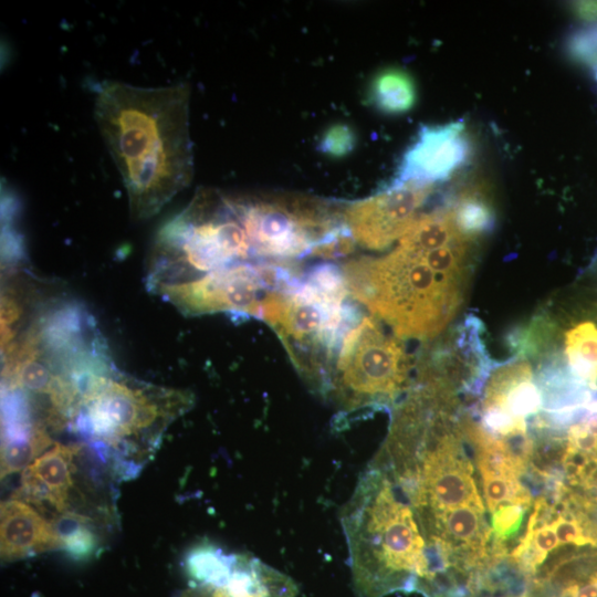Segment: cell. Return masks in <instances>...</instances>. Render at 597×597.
Masks as SVG:
<instances>
[{
    "label": "cell",
    "instance_id": "obj_5",
    "mask_svg": "<svg viewBox=\"0 0 597 597\" xmlns=\"http://www.w3.org/2000/svg\"><path fill=\"white\" fill-rule=\"evenodd\" d=\"M258 318L274 329L297 373L324 397L344 338L362 321L349 301L320 295L302 276L286 290L269 292Z\"/></svg>",
    "mask_w": 597,
    "mask_h": 597
},
{
    "label": "cell",
    "instance_id": "obj_10",
    "mask_svg": "<svg viewBox=\"0 0 597 597\" xmlns=\"http://www.w3.org/2000/svg\"><path fill=\"white\" fill-rule=\"evenodd\" d=\"M0 545L1 556L6 561L61 549L55 524L20 499H11L1 504Z\"/></svg>",
    "mask_w": 597,
    "mask_h": 597
},
{
    "label": "cell",
    "instance_id": "obj_15",
    "mask_svg": "<svg viewBox=\"0 0 597 597\" xmlns=\"http://www.w3.org/2000/svg\"><path fill=\"white\" fill-rule=\"evenodd\" d=\"M61 549L76 561L91 558L98 548V537L90 526V520L83 515L64 512L54 523Z\"/></svg>",
    "mask_w": 597,
    "mask_h": 597
},
{
    "label": "cell",
    "instance_id": "obj_7",
    "mask_svg": "<svg viewBox=\"0 0 597 597\" xmlns=\"http://www.w3.org/2000/svg\"><path fill=\"white\" fill-rule=\"evenodd\" d=\"M189 586L179 597H296L293 578L250 554H227L211 545L189 552Z\"/></svg>",
    "mask_w": 597,
    "mask_h": 597
},
{
    "label": "cell",
    "instance_id": "obj_16",
    "mask_svg": "<svg viewBox=\"0 0 597 597\" xmlns=\"http://www.w3.org/2000/svg\"><path fill=\"white\" fill-rule=\"evenodd\" d=\"M357 146V135L346 123L327 127L317 142L316 149L331 158L341 159L350 155Z\"/></svg>",
    "mask_w": 597,
    "mask_h": 597
},
{
    "label": "cell",
    "instance_id": "obj_18",
    "mask_svg": "<svg viewBox=\"0 0 597 597\" xmlns=\"http://www.w3.org/2000/svg\"><path fill=\"white\" fill-rule=\"evenodd\" d=\"M527 509L519 504H505L496 509L492 515V531L496 542L512 537L519 530Z\"/></svg>",
    "mask_w": 597,
    "mask_h": 597
},
{
    "label": "cell",
    "instance_id": "obj_14",
    "mask_svg": "<svg viewBox=\"0 0 597 597\" xmlns=\"http://www.w3.org/2000/svg\"><path fill=\"white\" fill-rule=\"evenodd\" d=\"M51 444L49 432L42 427L18 436L2 438L1 476L24 471Z\"/></svg>",
    "mask_w": 597,
    "mask_h": 597
},
{
    "label": "cell",
    "instance_id": "obj_3",
    "mask_svg": "<svg viewBox=\"0 0 597 597\" xmlns=\"http://www.w3.org/2000/svg\"><path fill=\"white\" fill-rule=\"evenodd\" d=\"M357 597L427 594L426 542L413 511L390 475L373 460L341 511Z\"/></svg>",
    "mask_w": 597,
    "mask_h": 597
},
{
    "label": "cell",
    "instance_id": "obj_6",
    "mask_svg": "<svg viewBox=\"0 0 597 597\" xmlns=\"http://www.w3.org/2000/svg\"><path fill=\"white\" fill-rule=\"evenodd\" d=\"M413 366L401 338L364 316L344 338L326 397L347 420L386 408L408 392Z\"/></svg>",
    "mask_w": 597,
    "mask_h": 597
},
{
    "label": "cell",
    "instance_id": "obj_9",
    "mask_svg": "<svg viewBox=\"0 0 597 597\" xmlns=\"http://www.w3.org/2000/svg\"><path fill=\"white\" fill-rule=\"evenodd\" d=\"M471 153V139L462 122L425 125L405 150L389 185L448 180L468 164Z\"/></svg>",
    "mask_w": 597,
    "mask_h": 597
},
{
    "label": "cell",
    "instance_id": "obj_8",
    "mask_svg": "<svg viewBox=\"0 0 597 597\" xmlns=\"http://www.w3.org/2000/svg\"><path fill=\"white\" fill-rule=\"evenodd\" d=\"M434 185L407 182L343 208V217L359 245L384 250L399 240L420 216Z\"/></svg>",
    "mask_w": 597,
    "mask_h": 597
},
{
    "label": "cell",
    "instance_id": "obj_2",
    "mask_svg": "<svg viewBox=\"0 0 597 597\" xmlns=\"http://www.w3.org/2000/svg\"><path fill=\"white\" fill-rule=\"evenodd\" d=\"M189 86L139 87L102 83L94 117L122 176L130 217L157 214L190 182Z\"/></svg>",
    "mask_w": 597,
    "mask_h": 597
},
{
    "label": "cell",
    "instance_id": "obj_13",
    "mask_svg": "<svg viewBox=\"0 0 597 597\" xmlns=\"http://www.w3.org/2000/svg\"><path fill=\"white\" fill-rule=\"evenodd\" d=\"M489 512L505 504H519L528 509L530 491L520 482L514 473L483 461H476Z\"/></svg>",
    "mask_w": 597,
    "mask_h": 597
},
{
    "label": "cell",
    "instance_id": "obj_12",
    "mask_svg": "<svg viewBox=\"0 0 597 597\" xmlns=\"http://www.w3.org/2000/svg\"><path fill=\"white\" fill-rule=\"evenodd\" d=\"M367 101L380 113L400 115L412 109L417 87L412 76L402 69L387 67L370 80Z\"/></svg>",
    "mask_w": 597,
    "mask_h": 597
},
{
    "label": "cell",
    "instance_id": "obj_17",
    "mask_svg": "<svg viewBox=\"0 0 597 597\" xmlns=\"http://www.w3.org/2000/svg\"><path fill=\"white\" fill-rule=\"evenodd\" d=\"M356 241L345 222L316 242L307 255L324 260H335L353 253Z\"/></svg>",
    "mask_w": 597,
    "mask_h": 597
},
{
    "label": "cell",
    "instance_id": "obj_1",
    "mask_svg": "<svg viewBox=\"0 0 597 597\" xmlns=\"http://www.w3.org/2000/svg\"><path fill=\"white\" fill-rule=\"evenodd\" d=\"M479 238L459 224L450 203L420 213L390 253L343 265L349 295L397 337L436 338L464 303Z\"/></svg>",
    "mask_w": 597,
    "mask_h": 597
},
{
    "label": "cell",
    "instance_id": "obj_11",
    "mask_svg": "<svg viewBox=\"0 0 597 597\" xmlns=\"http://www.w3.org/2000/svg\"><path fill=\"white\" fill-rule=\"evenodd\" d=\"M77 446L54 443L22 471V494L28 501H48L64 513L73 486V458Z\"/></svg>",
    "mask_w": 597,
    "mask_h": 597
},
{
    "label": "cell",
    "instance_id": "obj_19",
    "mask_svg": "<svg viewBox=\"0 0 597 597\" xmlns=\"http://www.w3.org/2000/svg\"><path fill=\"white\" fill-rule=\"evenodd\" d=\"M575 597H597V574L589 577L582 586L577 584Z\"/></svg>",
    "mask_w": 597,
    "mask_h": 597
},
{
    "label": "cell",
    "instance_id": "obj_4",
    "mask_svg": "<svg viewBox=\"0 0 597 597\" xmlns=\"http://www.w3.org/2000/svg\"><path fill=\"white\" fill-rule=\"evenodd\" d=\"M191 404L188 391L143 383L113 366L82 394L65 427L98 448L155 443Z\"/></svg>",
    "mask_w": 597,
    "mask_h": 597
}]
</instances>
